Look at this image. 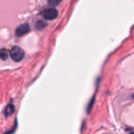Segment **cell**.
<instances>
[{
    "instance_id": "8992f818",
    "label": "cell",
    "mask_w": 134,
    "mask_h": 134,
    "mask_svg": "<svg viewBox=\"0 0 134 134\" xmlns=\"http://www.w3.org/2000/svg\"><path fill=\"white\" fill-rule=\"evenodd\" d=\"M0 57H1V60H5L7 59L8 52L7 51V50H5V48H2L1 50V52H0Z\"/></svg>"
},
{
    "instance_id": "6da1fadb",
    "label": "cell",
    "mask_w": 134,
    "mask_h": 134,
    "mask_svg": "<svg viewBox=\"0 0 134 134\" xmlns=\"http://www.w3.org/2000/svg\"><path fill=\"white\" fill-rule=\"evenodd\" d=\"M10 55L13 61L18 62L23 59L24 56V51L20 47L15 46V47H13L10 50Z\"/></svg>"
},
{
    "instance_id": "52a82bcc",
    "label": "cell",
    "mask_w": 134,
    "mask_h": 134,
    "mask_svg": "<svg viewBox=\"0 0 134 134\" xmlns=\"http://www.w3.org/2000/svg\"><path fill=\"white\" fill-rule=\"evenodd\" d=\"M60 2H61L60 1H56V0H51V1H48V4H49L50 5H52V6H56V5H58Z\"/></svg>"
},
{
    "instance_id": "ba28073f",
    "label": "cell",
    "mask_w": 134,
    "mask_h": 134,
    "mask_svg": "<svg viewBox=\"0 0 134 134\" xmlns=\"http://www.w3.org/2000/svg\"><path fill=\"white\" fill-rule=\"evenodd\" d=\"M130 134H134V132H132V133H130Z\"/></svg>"
},
{
    "instance_id": "7a4b0ae2",
    "label": "cell",
    "mask_w": 134,
    "mask_h": 134,
    "mask_svg": "<svg viewBox=\"0 0 134 134\" xmlns=\"http://www.w3.org/2000/svg\"><path fill=\"white\" fill-rule=\"evenodd\" d=\"M58 16V11L56 9L54 8H48V9H45L43 12V17L46 20H51L56 18Z\"/></svg>"
},
{
    "instance_id": "5b68a950",
    "label": "cell",
    "mask_w": 134,
    "mask_h": 134,
    "mask_svg": "<svg viewBox=\"0 0 134 134\" xmlns=\"http://www.w3.org/2000/svg\"><path fill=\"white\" fill-rule=\"evenodd\" d=\"M47 26V23H46L44 21L41 20H39L38 21H37V22L35 23V27L38 30H42V29L44 28L45 26Z\"/></svg>"
},
{
    "instance_id": "277c9868",
    "label": "cell",
    "mask_w": 134,
    "mask_h": 134,
    "mask_svg": "<svg viewBox=\"0 0 134 134\" xmlns=\"http://www.w3.org/2000/svg\"><path fill=\"white\" fill-rule=\"evenodd\" d=\"M14 107L13 104H9L6 107L5 109V116H9L14 112Z\"/></svg>"
},
{
    "instance_id": "3957f363",
    "label": "cell",
    "mask_w": 134,
    "mask_h": 134,
    "mask_svg": "<svg viewBox=\"0 0 134 134\" xmlns=\"http://www.w3.org/2000/svg\"><path fill=\"white\" fill-rule=\"evenodd\" d=\"M29 31H30V26L28 24H22L16 29L15 34L17 37H21L28 33Z\"/></svg>"
},
{
    "instance_id": "9c48e42d",
    "label": "cell",
    "mask_w": 134,
    "mask_h": 134,
    "mask_svg": "<svg viewBox=\"0 0 134 134\" xmlns=\"http://www.w3.org/2000/svg\"><path fill=\"white\" fill-rule=\"evenodd\" d=\"M133 98H134V95H133Z\"/></svg>"
}]
</instances>
